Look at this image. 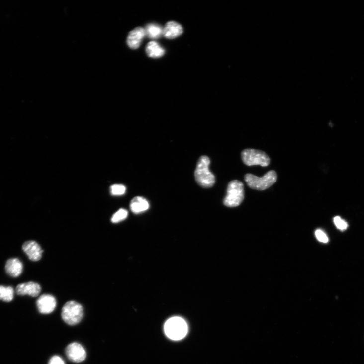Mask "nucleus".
<instances>
[{
	"instance_id": "nucleus-1",
	"label": "nucleus",
	"mask_w": 364,
	"mask_h": 364,
	"mask_svg": "<svg viewBox=\"0 0 364 364\" xmlns=\"http://www.w3.org/2000/svg\"><path fill=\"white\" fill-rule=\"evenodd\" d=\"M210 161L206 156L198 160L195 171V178L197 184L204 188H209L215 183V176L209 170Z\"/></svg>"
},
{
	"instance_id": "nucleus-2",
	"label": "nucleus",
	"mask_w": 364,
	"mask_h": 364,
	"mask_svg": "<svg viewBox=\"0 0 364 364\" xmlns=\"http://www.w3.org/2000/svg\"><path fill=\"white\" fill-rule=\"evenodd\" d=\"M164 328L166 336L174 341L183 339L188 332V325L186 321L179 317L169 319L166 322Z\"/></svg>"
},
{
	"instance_id": "nucleus-3",
	"label": "nucleus",
	"mask_w": 364,
	"mask_h": 364,
	"mask_svg": "<svg viewBox=\"0 0 364 364\" xmlns=\"http://www.w3.org/2000/svg\"><path fill=\"white\" fill-rule=\"evenodd\" d=\"M245 180L248 186L257 190H265L274 184L277 180V175L275 171H270L264 176L259 177L252 174H247Z\"/></svg>"
},
{
	"instance_id": "nucleus-4",
	"label": "nucleus",
	"mask_w": 364,
	"mask_h": 364,
	"mask_svg": "<svg viewBox=\"0 0 364 364\" xmlns=\"http://www.w3.org/2000/svg\"><path fill=\"white\" fill-rule=\"evenodd\" d=\"M245 198L244 186L238 180L230 182L227 188V195L224 200V204L229 207L239 206Z\"/></svg>"
},
{
	"instance_id": "nucleus-5",
	"label": "nucleus",
	"mask_w": 364,
	"mask_h": 364,
	"mask_svg": "<svg viewBox=\"0 0 364 364\" xmlns=\"http://www.w3.org/2000/svg\"><path fill=\"white\" fill-rule=\"evenodd\" d=\"M62 317L63 320L68 325L72 326L77 325L83 319V307L75 301H69L63 308Z\"/></svg>"
},
{
	"instance_id": "nucleus-6",
	"label": "nucleus",
	"mask_w": 364,
	"mask_h": 364,
	"mask_svg": "<svg viewBox=\"0 0 364 364\" xmlns=\"http://www.w3.org/2000/svg\"><path fill=\"white\" fill-rule=\"evenodd\" d=\"M241 158L243 162L249 166L260 165L267 167L270 163L269 157L264 152L254 149L242 151Z\"/></svg>"
},
{
	"instance_id": "nucleus-7",
	"label": "nucleus",
	"mask_w": 364,
	"mask_h": 364,
	"mask_svg": "<svg viewBox=\"0 0 364 364\" xmlns=\"http://www.w3.org/2000/svg\"><path fill=\"white\" fill-rule=\"evenodd\" d=\"M57 305L55 298L52 295L43 294L37 301V306L39 312L42 314H49L52 313Z\"/></svg>"
},
{
	"instance_id": "nucleus-8",
	"label": "nucleus",
	"mask_w": 364,
	"mask_h": 364,
	"mask_svg": "<svg viewBox=\"0 0 364 364\" xmlns=\"http://www.w3.org/2000/svg\"><path fill=\"white\" fill-rule=\"evenodd\" d=\"M22 249L30 260L37 262L42 258L43 251L35 241L30 240L24 242Z\"/></svg>"
},
{
	"instance_id": "nucleus-9",
	"label": "nucleus",
	"mask_w": 364,
	"mask_h": 364,
	"mask_svg": "<svg viewBox=\"0 0 364 364\" xmlns=\"http://www.w3.org/2000/svg\"><path fill=\"white\" fill-rule=\"evenodd\" d=\"M66 353L68 359L74 363H81L86 358V353L83 346L77 343H73L66 348Z\"/></svg>"
},
{
	"instance_id": "nucleus-10",
	"label": "nucleus",
	"mask_w": 364,
	"mask_h": 364,
	"mask_svg": "<svg viewBox=\"0 0 364 364\" xmlns=\"http://www.w3.org/2000/svg\"><path fill=\"white\" fill-rule=\"evenodd\" d=\"M16 293L19 295H29L32 297L38 296L41 291V286L35 282H29L18 285L16 287Z\"/></svg>"
},
{
	"instance_id": "nucleus-11",
	"label": "nucleus",
	"mask_w": 364,
	"mask_h": 364,
	"mask_svg": "<svg viewBox=\"0 0 364 364\" xmlns=\"http://www.w3.org/2000/svg\"><path fill=\"white\" fill-rule=\"evenodd\" d=\"M145 36V29L140 27H137L130 33L127 38V44L131 49H137Z\"/></svg>"
},
{
	"instance_id": "nucleus-12",
	"label": "nucleus",
	"mask_w": 364,
	"mask_h": 364,
	"mask_svg": "<svg viewBox=\"0 0 364 364\" xmlns=\"http://www.w3.org/2000/svg\"><path fill=\"white\" fill-rule=\"evenodd\" d=\"M183 32L182 26L174 21L168 22L163 28V36L168 39H173Z\"/></svg>"
},
{
	"instance_id": "nucleus-13",
	"label": "nucleus",
	"mask_w": 364,
	"mask_h": 364,
	"mask_svg": "<svg viewBox=\"0 0 364 364\" xmlns=\"http://www.w3.org/2000/svg\"><path fill=\"white\" fill-rule=\"evenodd\" d=\"M23 266L17 258H12L8 260L6 264L5 270L7 274L14 278L19 277L23 271Z\"/></svg>"
},
{
	"instance_id": "nucleus-14",
	"label": "nucleus",
	"mask_w": 364,
	"mask_h": 364,
	"mask_svg": "<svg viewBox=\"0 0 364 364\" xmlns=\"http://www.w3.org/2000/svg\"><path fill=\"white\" fill-rule=\"evenodd\" d=\"M149 208L148 201L142 197L134 198L130 203V208L133 213L139 214L147 210Z\"/></svg>"
},
{
	"instance_id": "nucleus-15",
	"label": "nucleus",
	"mask_w": 364,
	"mask_h": 364,
	"mask_svg": "<svg viewBox=\"0 0 364 364\" xmlns=\"http://www.w3.org/2000/svg\"><path fill=\"white\" fill-rule=\"evenodd\" d=\"M146 51L149 57L155 58L162 57L165 53L164 49L155 41H151L148 43Z\"/></svg>"
},
{
	"instance_id": "nucleus-16",
	"label": "nucleus",
	"mask_w": 364,
	"mask_h": 364,
	"mask_svg": "<svg viewBox=\"0 0 364 364\" xmlns=\"http://www.w3.org/2000/svg\"><path fill=\"white\" fill-rule=\"evenodd\" d=\"M145 30L146 36L151 39H157L163 35V28L156 24H148Z\"/></svg>"
},
{
	"instance_id": "nucleus-17",
	"label": "nucleus",
	"mask_w": 364,
	"mask_h": 364,
	"mask_svg": "<svg viewBox=\"0 0 364 364\" xmlns=\"http://www.w3.org/2000/svg\"><path fill=\"white\" fill-rule=\"evenodd\" d=\"M14 291L12 287L0 286V299L5 301L10 302L14 297Z\"/></svg>"
},
{
	"instance_id": "nucleus-18",
	"label": "nucleus",
	"mask_w": 364,
	"mask_h": 364,
	"mask_svg": "<svg viewBox=\"0 0 364 364\" xmlns=\"http://www.w3.org/2000/svg\"><path fill=\"white\" fill-rule=\"evenodd\" d=\"M128 216V211L125 209L121 208L112 216L111 221L113 223H118L126 220Z\"/></svg>"
},
{
	"instance_id": "nucleus-19",
	"label": "nucleus",
	"mask_w": 364,
	"mask_h": 364,
	"mask_svg": "<svg viewBox=\"0 0 364 364\" xmlns=\"http://www.w3.org/2000/svg\"><path fill=\"white\" fill-rule=\"evenodd\" d=\"M126 187L121 184H115L110 187V193L113 196H121L125 194Z\"/></svg>"
},
{
	"instance_id": "nucleus-20",
	"label": "nucleus",
	"mask_w": 364,
	"mask_h": 364,
	"mask_svg": "<svg viewBox=\"0 0 364 364\" xmlns=\"http://www.w3.org/2000/svg\"><path fill=\"white\" fill-rule=\"evenodd\" d=\"M333 221L336 227L341 230H345L348 227L347 223L340 217L334 218Z\"/></svg>"
},
{
	"instance_id": "nucleus-21",
	"label": "nucleus",
	"mask_w": 364,
	"mask_h": 364,
	"mask_svg": "<svg viewBox=\"0 0 364 364\" xmlns=\"http://www.w3.org/2000/svg\"><path fill=\"white\" fill-rule=\"evenodd\" d=\"M315 235L317 239L322 243H327L329 241L326 234L321 230H316Z\"/></svg>"
},
{
	"instance_id": "nucleus-22",
	"label": "nucleus",
	"mask_w": 364,
	"mask_h": 364,
	"mask_svg": "<svg viewBox=\"0 0 364 364\" xmlns=\"http://www.w3.org/2000/svg\"><path fill=\"white\" fill-rule=\"evenodd\" d=\"M48 364H66L64 360L58 356H54L52 357Z\"/></svg>"
}]
</instances>
